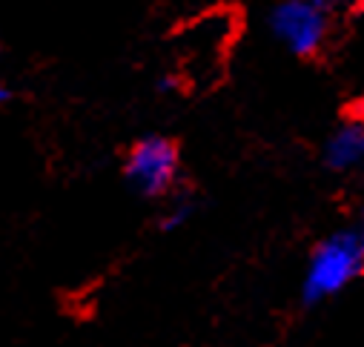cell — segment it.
I'll return each instance as SVG.
<instances>
[{"instance_id":"1","label":"cell","mask_w":364,"mask_h":347,"mask_svg":"<svg viewBox=\"0 0 364 347\" xmlns=\"http://www.w3.org/2000/svg\"><path fill=\"white\" fill-rule=\"evenodd\" d=\"M364 273V238L355 230H338L318 241L310 255V265L301 284V299L307 304H318L347 284H353Z\"/></svg>"},{"instance_id":"6","label":"cell","mask_w":364,"mask_h":347,"mask_svg":"<svg viewBox=\"0 0 364 347\" xmlns=\"http://www.w3.org/2000/svg\"><path fill=\"white\" fill-rule=\"evenodd\" d=\"M6 101H9V90H6V86H4V83H0V107H4Z\"/></svg>"},{"instance_id":"3","label":"cell","mask_w":364,"mask_h":347,"mask_svg":"<svg viewBox=\"0 0 364 347\" xmlns=\"http://www.w3.org/2000/svg\"><path fill=\"white\" fill-rule=\"evenodd\" d=\"M124 176L141 196L155 198L169 193L178 176V146L161 135L141 138L127 155Z\"/></svg>"},{"instance_id":"8","label":"cell","mask_w":364,"mask_h":347,"mask_svg":"<svg viewBox=\"0 0 364 347\" xmlns=\"http://www.w3.org/2000/svg\"><path fill=\"white\" fill-rule=\"evenodd\" d=\"M358 233H361V238H364V210H361V230H358Z\"/></svg>"},{"instance_id":"4","label":"cell","mask_w":364,"mask_h":347,"mask_svg":"<svg viewBox=\"0 0 364 347\" xmlns=\"http://www.w3.org/2000/svg\"><path fill=\"white\" fill-rule=\"evenodd\" d=\"M324 161H327L330 169H338V172L364 164V121H358V118L344 121L327 138Z\"/></svg>"},{"instance_id":"2","label":"cell","mask_w":364,"mask_h":347,"mask_svg":"<svg viewBox=\"0 0 364 347\" xmlns=\"http://www.w3.org/2000/svg\"><path fill=\"white\" fill-rule=\"evenodd\" d=\"M267 23L272 38L299 58L316 55L327 38V9L310 0H279L269 9Z\"/></svg>"},{"instance_id":"5","label":"cell","mask_w":364,"mask_h":347,"mask_svg":"<svg viewBox=\"0 0 364 347\" xmlns=\"http://www.w3.org/2000/svg\"><path fill=\"white\" fill-rule=\"evenodd\" d=\"M193 215V204L190 201H178L166 215H164V221H161V227L164 230H175V227H181V224H184L187 218Z\"/></svg>"},{"instance_id":"7","label":"cell","mask_w":364,"mask_h":347,"mask_svg":"<svg viewBox=\"0 0 364 347\" xmlns=\"http://www.w3.org/2000/svg\"><path fill=\"white\" fill-rule=\"evenodd\" d=\"M310 4H316V6H321V9H327V6L333 4V0H310Z\"/></svg>"}]
</instances>
